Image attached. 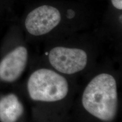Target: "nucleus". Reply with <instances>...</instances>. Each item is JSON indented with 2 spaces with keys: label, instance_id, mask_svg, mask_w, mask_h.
I'll list each match as a JSON object with an SVG mask.
<instances>
[{
  "label": "nucleus",
  "instance_id": "5",
  "mask_svg": "<svg viewBox=\"0 0 122 122\" xmlns=\"http://www.w3.org/2000/svg\"><path fill=\"white\" fill-rule=\"evenodd\" d=\"M61 15L58 9L43 5L34 9L27 16L25 28L33 36H43L52 32L61 22Z\"/></svg>",
  "mask_w": 122,
  "mask_h": 122
},
{
  "label": "nucleus",
  "instance_id": "4",
  "mask_svg": "<svg viewBox=\"0 0 122 122\" xmlns=\"http://www.w3.org/2000/svg\"><path fill=\"white\" fill-rule=\"evenodd\" d=\"M30 53L25 46L16 45L0 59V82L11 84L17 82L30 65Z\"/></svg>",
  "mask_w": 122,
  "mask_h": 122
},
{
  "label": "nucleus",
  "instance_id": "3",
  "mask_svg": "<svg viewBox=\"0 0 122 122\" xmlns=\"http://www.w3.org/2000/svg\"><path fill=\"white\" fill-rule=\"evenodd\" d=\"M39 61L60 74L75 79L85 75L99 62L97 55L89 50L61 45L45 50Z\"/></svg>",
  "mask_w": 122,
  "mask_h": 122
},
{
  "label": "nucleus",
  "instance_id": "1",
  "mask_svg": "<svg viewBox=\"0 0 122 122\" xmlns=\"http://www.w3.org/2000/svg\"><path fill=\"white\" fill-rule=\"evenodd\" d=\"M79 84L39 61L24 83V93L35 118L54 122L67 117L72 110Z\"/></svg>",
  "mask_w": 122,
  "mask_h": 122
},
{
  "label": "nucleus",
  "instance_id": "2",
  "mask_svg": "<svg viewBox=\"0 0 122 122\" xmlns=\"http://www.w3.org/2000/svg\"><path fill=\"white\" fill-rule=\"evenodd\" d=\"M71 111L96 122H114L120 110V73L110 60L83 76Z\"/></svg>",
  "mask_w": 122,
  "mask_h": 122
},
{
  "label": "nucleus",
  "instance_id": "6",
  "mask_svg": "<svg viewBox=\"0 0 122 122\" xmlns=\"http://www.w3.org/2000/svg\"><path fill=\"white\" fill-rule=\"evenodd\" d=\"M25 105L15 92L0 96V122H18L25 115Z\"/></svg>",
  "mask_w": 122,
  "mask_h": 122
},
{
  "label": "nucleus",
  "instance_id": "7",
  "mask_svg": "<svg viewBox=\"0 0 122 122\" xmlns=\"http://www.w3.org/2000/svg\"><path fill=\"white\" fill-rule=\"evenodd\" d=\"M111 2L115 8L122 10V0H111Z\"/></svg>",
  "mask_w": 122,
  "mask_h": 122
}]
</instances>
